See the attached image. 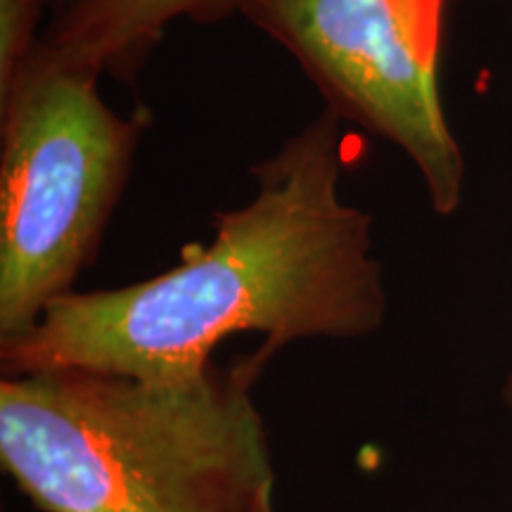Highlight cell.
Listing matches in <instances>:
<instances>
[{
    "instance_id": "obj_1",
    "label": "cell",
    "mask_w": 512,
    "mask_h": 512,
    "mask_svg": "<svg viewBox=\"0 0 512 512\" xmlns=\"http://www.w3.org/2000/svg\"><path fill=\"white\" fill-rule=\"evenodd\" d=\"M342 119L325 110L252 166L245 207L214 216V238L181 264L117 290L69 292L34 328L0 342L3 377L93 370L181 380L223 339L256 332L273 358L302 339L382 330L389 294L373 216L347 204Z\"/></svg>"
},
{
    "instance_id": "obj_2",
    "label": "cell",
    "mask_w": 512,
    "mask_h": 512,
    "mask_svg": "<svg viewBox=\"0 0 512 512\" xmlns=\"http://www.w3.org/2000/svg\"><path fill=\"white\" fill-rule=\"evenodd\" d=\"M259 349L181 380L46 370L0 380V463L43 512H280L252 389Z\"/></svg>"
},
{
    "instance_id": "obj_3",
    "label": "cell",
    "mask_w": 512,
    "mask_h": 512,
    "mask_svg": "<svg viewBox=\"0 0 512 512\" xmlns=\"http://www.w3.org/2000/svg\"><path fill=\"white\" fill-rule=\"evenodd\" d=\"M98 81L27 60L0 93V342L74 292L131 178L147 114L121 117Z\"/></svg>"
},
{
    "instance_id": "obj_4",
    "label": "cell",
    "mask_w": 512,
    "mask_h": 512,
    "mask_svg": "<svg viewBox=\"0 0 512 512\" xmlns=\"http://www.w3.org/2000/svg\"><path fill=\"white\" fill-rule=\"evenodd\" d=\"M446 0H233L280 43L328 110L411 159L441 216L463 202L465 157L441 107L437 67Z\"/></svg>"
},
{
    "instance_id": "obj_5",
    "label": "cell",
    "mask_w": 512,
    "mask_h": 512,
    "mask_svg": "<svg viewBox=\"0 0 512 512\" xmlns=\"http://www.w3.org/2000/svg\"><path fill=\"white\" fill-rule=\"evenodd\" d=\"M230 12L233 0H81L53 15L29 60L133 86L171 22H216Z\"/></svg>"
},
{
    "instance_id": "obj_6",
    "label": "cell",
    "mask_w": 512,
    "mask_h": 512,
    "mask_svg": "<svg viewBox=\"0 0 512 512\" xmlns=\"http://www.w3.org/2000/svg\"><path fill=\"white\" fill-rule=\"evenodd\" d=\"M41 0H0V93L10 88L22 64L34 53L38 19L43 15Z\"/></svg>"
},
{
    "instance_id": "obj_7",
    "label": "cell",
    "mask_w": 512,
    "mask_h": 512,
    "mask_svg": "<svg viewBox=\"0 0 512 512\" xmlns=\"http://www.w3.org/2000/svg\"><path fill=\"white\" fill-rule=\"evenodd\" d=\"M41 3H43V8H48L53 15H57V12H62V10L72 8V5H76V3H81V0H41Z\"/></svg>"
},
{
    "instance_id": "obj_8",
    "label": "cell",
    "mask_w": 512,
    "mask_h": 512,
    "mask_svg": "<svg viewBox=\"0 0 512 512\" xmlns=\"http://www.w3.org/2000/svg\"><path fill=\"white\" fill-rule=\"evenodd\" d=\"M501 401L512 411V370H510V375L505 377V382L501 387Z\"/></svg>"
}]
</instances>
